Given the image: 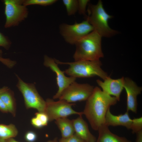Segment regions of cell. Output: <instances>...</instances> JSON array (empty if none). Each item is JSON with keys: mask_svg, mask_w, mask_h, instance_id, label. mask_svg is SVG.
Masks as SVG:
<instances>
[{"mask_svg": "<svg viewBox=\"0 0 142 142\" xmlns=\"http://www.w3.org/2000/svg\"><path fill=\"white\" fill-rule=\"evenodd\" d=\"M118 101L115 97L105 93L99 87L94 88L92 94L86 100L82 111L93 130L98 131L100 127L105 124L107 110Z\"/></svg>", "mask_w": 142, "mask_h": 142, "instance_id": "6da1fadb", "label": "cell"}, {"mask_svg": "<svg viewBox=\"0 0 142 142\" xmlns=\"http://www.w3.org/2000/svg\"><path fill=\"white\" fill-rule=\"evenodd\" d=\"M102 38L94 30L78 40L75 44L76 49L73 55L74 61L98 60L103 57Z\"/></svg>", "mask_w": 142, "mask_h": 142, "instance_id": "7a4b0ae2", "label": "cell"}, {"mask_svg": "<svg viewBox=\"0 0 142 142\" xmlns=\"http://www.w3.org/2000/svg\"><path fill=\"white\" fill-rule=\"evenodd\" d=\"M58 64H67L69 67L65 71L69 77L77 78H88L95 76L105 80L109 76L101 68L100 60H80L72 62H62L54 59Z\"/></svg>", "mask_w": 142, "mask_h": 142, "instance_id": "3957f363", "label": "cell"}, {"mask_svg": "<svg viewBox=\"0 0 142 142\" xmlns=\"http://www.w3.org/2000/svg\"><path fill=\"white\" fill-rule=\"evenodd\" d=\"M88 15L86 16L90 23L102 37L109 38L118 33V32L110 28L108 21L113 16L108 14L104 9L102 2L99 0L96 4H89Z\"/></svg>", "mask_w": 142, "mask_h": 142, "instance_id": "277c9868", "label": "cell"}, {"mask_svg": "<svg viewBox=\"0 0 142 142\" xmlns=\"http://www.w3.org/2000/svg\"><path fill=\"white\" fill-rule=\"evenodd\" d=\"M59 29L65 41L71 45H75L78 40L94 30L87 19L73 24L62 23L60 25Z\"/></svg>", "mask_w": 142, "mask_h": 142, "instance_id": "5b68a950", "label": "cell"}, {"mask_svg": "<svg viewBox=\"0 0 142 142\" xmlns=\"http://www.w3.org/2000/svg\"><path fill=\"white\" fill-rule=\"evenodd\" d=\"M24 0H4L6 21L4 27L8 28L18 26L28 17V12L24 5Z\"/></svg>", "mask_w": 142, "mask_h": 142, "instance_id": "8992f818", "label": "cell"}, {"mask_svg": "<svg viewBox=\"0 0 142 142\" xmlns=\"http://www.w3.org/2000/svg\"><path fill=\"white\" fill-rule=\"evenodd\" d=\"M17 87L22 93L27 108H33L39 112H44L46 102L40 95L34 84L24 82L17 75Z\"/></svg>", "mask_w": 142, "mask_h": 142, "instance_id": "52a82bcc", "label": "cell"}, {"mask_svg": "<svg viewBox=\"0 0 142 142\" xmlns=\"http://www.w3.org/2000/svg\"><path fill=\"white\" fill-rule=\"evenodd\" d=\"M44 112L47 115L49 121L62 118L67 117L73 114L83 115V112H78L72 108L75 104L68 103L63 100L55 101L50 99L46 100Z\"/></svg>", "mask_w": 142, "mask_h": 142, "instance_id": "ba28073f", "label": "cell"}, {"mask_svg": "<svg viewBox=\"0 0 142 142\" xmlns=\"http://www.w3.org/2000/svg\"><path fill=\"white\" fill-rule=\"evenodd\" d=\"M94 88L89 84L79 83L75 81L63 90L58 99L70 103L86 101Z\"/></svg>", "mask_w": 142, "mask_h": 142, "instance_id": "9c48e42d", "label": "cell"}, {"mask_svg": "<svg viewBox=\"0 0 142 142\" xmlns=\"http://www.w3.org/2000/svg\"><path fill=\"white\" fill-rule=\"evenodd\" d=\"M43 64L45 66L49 68L56 74L58 89L56 93L53 96V98L54 99H59L63 90L72 83L75 81L76 78L66 76L64 71L60 69L54 59L46 55L44 56Z\"/></svg>", "mask_w": 142, "mask_h": 142, "instance_id": "30bf717a", "label": "cell"}, {"mask_svg": "<svg viewBox=\"0 0 142 142\" xmlns=\"http://www.w3.org/2000/svg\"><path fill=\"white\" fill-rule=\"evenodd\" d=\"M124 80L125 78L123 77L113 79L108 77L103 81L97 80V82L103 92L114 96L119 101L121 93L124 88Z\"/></svg>", "mask_w": 142, "mask_h": 142, "instance_id": "8fae6325", "label": "cell"}, {"mask_svg": "<svg viewBox=\"0 0 142 142\" xmlns=\"http://www.w3.org/2000/svg\"><path fill=\"white\" fill-rule=\"evenodd\" d=\"M124 88L127 95L126 111H131L136 113L137 112L138 95L141 93L142 88L138 86L130 79L125 78Z\"/></svg>", "mask_w": 142, "mask_h": 142, "instance_id": "7c38bea8", "label": "cell"}, {"mask_svg": "<svg viewBox=\"0 0 142 142\" xmlns=\"http://www.w3.org/2000/svg\"><path fill=\"white\" fill-rule=\"evenodd\" d=\"M75 133L85 142H96V137L89 131L87 123L82 115L72 120Z\"/></svg>", "mask_w": 142, "mask_h": 142, "instance_id": "4fadbf2b", "label": "cell"}, {"mask_svg": "<svg viewBox=\"0 0 142 142\" xmlns=\"http://www.w3.org/2000/svg\"><path fill=\"white\" fill-rule=\"evenodd\" d=\"M132 119L130 117L129 111H126L123 114L116 115L112 114L109 109L105 117V124L109 126H123L128 129H130Z\"/></svg>", "mask_w": 142, "mask_h": 142, "instance_id": "5bb4252c", "label": "cell"}, {"mask_svg": "<svg viewBox=\"0 0 142 142\" xmlns=\"http://www.w3.org/2000/svg\"><path fill=\"white\" fill-rule=\"evenodd\" d=\"M98 131V136L96 142H131L125 137L113 133L105 124L100 127Z\"/></svg>", "mask_w": 142, "mask_h": 142, "instance_id": "9a60e30c", "label": "cell"}, {"mask_svg": "<svg viewBox=\"0 0 142 142\" xmlns=\"http://www.w3.org/2000/svg\"><path fill=\"white\" fill-rule=\"evenodd\" d=\"M55 123L61 132L62 138L69 137L75 133L72 120L67 117L60 118L55 120Z\"/></svg>", "mask_w": 142, "mask_h": 142, "instance_id": "2e32d148", "label": "cell"}, {"mask_svg": "<svg viewBox=\"0 0 142 142\" xmlns=\"http://www.w3.org/2000/svg\"><path fill=\"white\" fill-rule=\"evenodd\" d=\"M0 98L6 106L8 112L15 116L16 103L13 92L9 89L0 94Z\"/></svg>", "mask_w": 142, "mask_h": 142, "instance_id": "e0dca14e", "label": "cell"}, {"mask_svg": "<svg viewBox=\"0 0 142 142\" xmlns=\"http://www.w3.org/2000/svg\"><path fill=\"white\" fill-rule=\"evenodd\" d=\"M18 133V130L14 124H0V138L5 140L13 138L17 135Z\"/></svg>", "mask_w": 142, "mask_h": 142, "instance_id": "ac0fdd59", "label": "cell"}, {"mask_svg": "<svg viewBox=\"0 0 142 142\" xmlns=\"http://www.w3.org/2000/svg\"><path fill=\"white\" fill-rule=\"evenodd\" d=\"M62 2L68 16L74 15L78 11V0H63Z\"/></svg>", "mask_w": 142, "mask_h": 142, "instance_id": "d6986e66", "label": "cell"}, {"mask_svg": "<svg viewBox=\"0 0 142 142\" xmlns=\"http://www.w3.org/2000/svg\"><path fill=\"white\" fill-rule=\"evenodd\" d=\"M57 0H24L23 4L26 6L32 5L46 6L53 4Z\"/></svg>", "mask_w": 142, "mask_h": 142, "instance_id": "ffe728a7", "label": "cell"}, {"mask_svg": "<svg viewBox=\"0 0 142 142\" xmlns=\"http://www.w3.org/2000/svg\"><path fill=\"white\" fill-rule=\"evenodd\" d=\"M130 129L133 133L136 134L142 130V117L132 119Z\"/></svg>", "mask_w": 142, "mask_h": 142, "instance_id": "44dd1931", "label": "cell"}, {"mask_svg": "<svg viewBox=\"0 0 142 142\" xmlns=\"http://www.w3.org/2000/svg\"><path fill=\"white\" fill-rule=\"evenodd\" d=\"M90 2L89 0H78V12L80 14L84 15L85 17L86 8Z\"/></svg>", "mask_w": 142, "mask_h": 142, "instance_id": "7402d4cb", "label": "cell"}, {"mask_svg": "<svg viewBox=\"0 0 142 142\" xmlns=\"http://www.w3.org/2000/svg\"><path fill=\"white\" fill-rule=\"evenodd\" d=\"M11 44V42L8 38L0 32V47L8 50Z\"/></svg>", "mask_w": 142, "mask_h": 142, "instance_id": "603a6c76", "label": "cell"}, {"mask_svg": "<svg viewBox=\"0 0 142 142\" xmlns=\"http://www.w3.org/2000/svg\"><path fill=\"white\" fill-rule=\"evenodd\" d=\"M58 142H85L75 133L72 135L66 138L60 139Z\"/></svg>", "mask_w": 142, "mask_h": 142, "instance_id": "cb8c5ba5", "label": "cell"}, {"mask_svg": "<svg viewBox=\"0 0 142 142\" xmlns=\"http://www.w3.org/2000/svg\"><path fill=\"white\" fill-rule=\"evenodd\" d=\"M35 116L39 119L42 122L43 126H47L49 121L48 117L44 112H39L35 114Z\"/></svg>", "mask_w": 142, "mask_h": 142, "instance_id": "d4e9b609", "label": "cell"}, {"mask_svg": "<svg viewBox=\"0 0 142 142\" xmlns=\"http://www.w3.org/2000/svg\"><path fill=\"white\" fill-rule=\"evenodd\" d=\"M37 138L36 133L32 131H28L24 136L25 140L27 142H34L37 140Z\"/></svg>", "mask_w": 142, "mask_h": 142, "instance_id": "484cf974", "label": "cell"}, {"mask_svg": "<svg viewBox=\"0 0 142 142\" xmlns=\"http://www.w3.org/2000/svg\"><path fill=\"white\" fill-rule=\"evenodd\" d=\"M2 52L0 49V61L9 68H11L14 64L13 61L9 59L4 58L2 57Z\"/></svg>", "mask_w": 142, "mask_h": 142, "instance_id": "4316f807", "label": "cell"}, {"mask_svg": "<svg viewBox=\"0 0 142 142\" xmlns=\"http://www.w3.org/2000/svg\"><path fill=\"white\" fill-rule=\"evenodd\" d=\"M31 123L33 126L36 128H40L44 126L40 120L36 116L32 118Z\"/></svg>", "mask_w": 142, "mask_h": 142, "instance_id": "83f0119b", "label": "cell"}, {"mask_svg": "<svg viewBox=\"0 0 142 142\" xmlns=\"http://www.w3.org/2000/svg\"><path fill=\"white\" fill-rule=\"evenodd\" d=\"M0 111L4 113H7L8 112L6 106L0 98Z\"/></svg>", "mask_w": 142, "mask_h": 142, "instance_id": "f1b7e54d", "label": "cell"}, {"mask_svg": "<svg viewBox=\"0 0 142 142\" xmlns=\"http://www.w3.org/2000/svg\"><path fill=\"white\" fill-rule=\"evenodd\" d=\"M136 142H142V130L136 133Z\"/></svg>", "mask_w": 142, "mask_h": 142, "instance_id": "f546056e", "label": "cell"}, {"mask_svg": "<svg viewBox=\"0 0 142 142\" xmlns=\"http://www.w3.org/2000/svg\"><path fill=\"white\" fill-rule=\"evenodd\" d=\"M9 88L7 87L4 86L0 88V94L7 90Z\"/></svg>", "mask_w": 142, "mask_h": 142, "instance_id": "4dcf8cb0", "label": "cell"}, {"mask_svg": "<svg viewBox=\"0 0 142 142\" xmlns=\"http://www.w3.org/2000/svg\"><path fill=\"white\" fill-rule=\"evenodd\" d=\"M6 140L7 142H19L13 138H11Z\"/></svg>", "mask_w": 142, "mask_h": 142, "instance_id": "1f68e13d", "label": "cell"}, {"mask_svg": "<svg viewBox=\"0 0 142 142\" xmlns=\"http://www.w3.org/2000/svg\"><path fill=\"white\" fill-rule=\"evenodd\" d=\"M46 142H58L57 138H54L53 140H49Z\"/></svg>", "mask_w": 142, "mask_h": 142, "instance_id": "d6a6232c", "label": "cell"}, {"mask_svg": "<svg viewBox=\"0 0 142 142\" xmlns=\"http://www.w3.org/2000/svg\"><path fill=\"white\" fill-rule=\"evenodd\" d=\"M0 142H7L6 140L0 138Z\"/></svg>", "mask_w": 142, "mask_h": 142, "instance_id": "836d02e7", "label": "cell"}]
</instances>
